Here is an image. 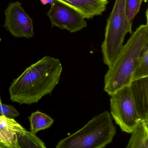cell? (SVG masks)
I'll return each mask as SVG.
<instances>
[{
    "mask_svg": "<svg viewBox=\"0 0 148 148\" xmlns=\"http://www.w3.org/2000/svg\"><path fill=\"white\" fill-rule=\"evenodd\" d=\"M116 133L111 116L105 111L88 121L76 132L57 144V148H103L111 143Z\"/></svg>",
    "mask_w": 148,
    "mask_h": 148,
    "instance_id": "obj_3",
    "label": "cell"
},
{
    "mask_svg": "<svg viewBox=\"0 0 148 148\" xmlns=\"http://www.w3.org/2000/svg\"><path fill=\"white\" fill-rule=\"evenodd\" d=\"M110 96L112 117L122 132L131 133L141 119L138 113L130 84L123 86Z\"/></svg>",
    "mask_w": 148,
    "mask_h": 148,
    "instance_id": "obj_5",
    "label": "cell"
},
{
    "mask_svg": "<svg viewBox=\"0 0 148 148\" xmlns=\"http://www.w3.org/2000/svg\"><path fill=\"white\" fill-rule=\"evenodd\" d=\"M62 70L59 60L45 56L13 81L9 88L10 99L20 105L38 103L58 84Z\"/></svg>",
    "mask_w": 148,
    "mask_h": 148,
    "instance_id": "obj_1",
    "label": "cell"
},
{
    "mask_svg": "<svg viewBox=\"0 0 148 148\" xmlns=\"http://www.w3.org/2000/svg\"><path fill=\"white\" fill-rule=\"evenodd\" d=\"M143 0H125V13L128 25L129 33H132V24L135 16L140 10Z\"/></svg>",
    "mask_w": 148,
    "mask_h": 148,
    "instance_id": "obj_15",
    "label": "cell"
},
{
    "mask_svg": "<svg viewBox=\"0 0 148 148\" xmlns=\"http://www.w3.org/2000/svg\"><path fill=\"white\" fill-rule=\"evenodd\" d=\"M131 134L126 148H148V121L141 119Z\"/></svg>",
    "mask_w": 148,
    "mask_h": 148,
    "instance_id": "obj_11",
    "label": "cell"
},
{
    "mask_svg": "<svg viewBox=\"0 0 148 148\" xmlns=\"http://www.w3.org/2000/svg\"><path fill=\"white\" fill-rule=\"evenodd\" d=\"M148 45V24L132 33L110 66L104 77V90L109 95L130 84L132 77L143 50Z\"/></svg>",
    "mask_w": 148,
    "mask_h": 148,
    "instance_id": "obj_2",
    "label": "cell"
},
{
    "mask_svg": "<svg viewBox=\"0 0 148 148\" xmlns=\"http://www.w3.org/2000/svg\"><path fill=\"white\" fill-rule=\"evenodd\" d=\"M1 41V38H0V41Z\"/></svg>",
    "mask_w": 148,
    "mask_h": 148,
    "instance_id": "obj_19",
    "label": "cell"
},
{
    "mask_svg": "<svg viewBox=\"0 0 148 148\" xmlns=\"http://www.w3.org/2000/svg\"><path fill=\"white\" fill-rule=\"evenodd\" d=\"M30 130L34 134L40 131L50 128L54 122L50 116L39 111L32 112L29 117Z\"/></svg>",
    "mask_w": 148,
    "mask_h": 148,
    "instance_id": "obj_13",
    "label": "cell"
},
{
    "mask_svg": "<svg viewBox=\"0 0 148 148\" xmlns=\"http://www.w3.org/2000/svg\"><path fill=\"white\" fill-rule=\"evenodd\" d=\"M148 77V45L143 51L132 77L133 80Z\"/></svg>",
    "mask_w": 148,
    "mask_h": 148,
    "instance_id": "obj_14",
    "label": "cell"
},
{
    "mask_svg": "<svg viewBox=\"0 0 148 148\" xmlns=\"http://www.w3.org/2000/svg\"><path fill=\"white\" fill-rule=\"evenodd\" d=\"M25 129L14 119L0 116V139L6 148H20L16 134Z\"/></svg>",
    "mask_w": 148,
    "mask_h": 148,
    "instance_id": "obj_10",
    "label": "cell"
},
{
    "mask_svg": "<svg viewBox=\"0 0 148 148\" xmlns=\"http://www.w3.org/2000/svg\"><path fill=\"white\" fill-rule=\"evenodd\" d=\"M0 148H6L5 145L1 143V140L0 139Z\"/></svg>",
    "mask_w": 148,
    "mask_h": 148,
    "instance_id": "obj_18",
    "label": "cell"
},
{
    "mask_svg": "<svg viewBox=\"0 0 148 148\" xmlns=\"http://www.w3.org/2000/svg\"><path fill=\"white\" fill-rule=\"evenodd\" d=\"M19 115V112L14 106L0 103V116L14 119Z\"/></svg>",
    "mask_w": 148,
    "mask_h": 148,
    "instance_id": "obj_16",
    "label": "cell"
},
{
    "mask_svg": "<svg viewBox=\"0 0 148 148\" xmlns=\"http://www.w3.org/2000/svg\"><path fill=\"white\" fill-rule=\"evenodd\" d=\"M52 27H57L71 33L77 32L87 27L83 15L75 9L57 0H53L47 12Z\"/></svg>",
    "mask_w": 148,
    "mask_h": 148,
    "instance_id": "obj_6",
    "label": "cell"
},
{
    "mask_svg": "<svg viewBox=\"0 0 148 148\" xmlns=\"http://www.w3.org/2000/svg\"><path fill=\"white\" fill-rule=\"evenodd\" d=\"M16 135L20 148H46L44 142L36 134L26 129L17 132Z\"/></svg>",
    "mask_w": 148,
    "mask_h": 148,
    "instance_id": "obj_12",
    "label": "cell"
},
{
    "mask_svg": "<svg viewBox=\"0 0 148 148\" xmlns=\"http://www.w3.org/2000/svg\"><path fill=\"white\" fill-rule=\"evenodd\" d=\"M80 13L85 19L102 15L106 10L108 0H57Z\"/></svg>",
    "mask_w": 148,
    "mask_h": 148,
    "instance_id": "obj_8",
    "label": "cell"
},
{
    "mask_svg": "<svg viewBox=\"0 0 148 148\" xmlns=\"http://www.w3.org/2000/svg\"><path fill=\"white\" fill-rule=\"evenodd\" d=\"M130 86L139 117L148 121V77L132 81Z\"/></svg>",
    "mask_w": 148,
    "mask_h": 148,
    "instance_id": "obj_9",
    "label": "cell"
},
{
    "mask_svg": "<svg viewBox=\"0 0 148 148\" xmlns=\"http://www.w3.org/2000/svg\"><path fill=\"white\" fill-rule=\"evenodd\" d=\"M125 1L115 0L112 11L107 19L101 49L103 61L108 66L117 56L123 46L125 37L129 33L125 13Z\"/></svg>",
    "mask_w": 148,
    "mask_h": 148,
    "instance_id": "obj_4",
    "label": "cell"
},
{
    "mask_svg": "<svg viewBox=\"0 0 148 148\" xmlns=\"http://www.w3.org/2000/svg\"><path fill=\"white\" fill-rule=\"evenodd\" d=\"M18 1L10 3L5 11L4 27L16 38L27 39L34 36L32 20Z\"/></svg>",
    "mask_w": 148,
    "mask_h": 148,
    "instance_id": "obj_7",
    "label": "cell"
},
{
    "mask_svg": "<svg viewBox=\"0 0 148 148\" xmlns=\"http://www.w3.org/2000/svg\"><path fill=\"white\" fill-rule=\"evenodd\" d=\"M40 1L42 5H45L48 4H51L53 0H40Z\"/></svg>",
    "mask_w": 148,
    "mask_h": 148,
    "instance_id": "obj_17",
    "label": "cell"
}]
</instances>
